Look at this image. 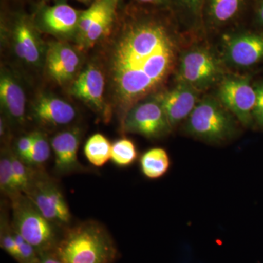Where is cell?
I'll return each mask as SVG.
<instances>
[{"mask_svg":"<svg viewBox=\"0 0 263 263\" xmlns=\"http://www.w3.org/2000/svg\"><path fill=\"white\" fill-rule=\"evenodd\" d=\"M122 128L124 132L141 135L148 139L162 138L173 129L159 94L134 105L124 117Z\"/></svg>","mask_w":263,"mask_h":263,"instance_id":"cell-8","label":"cell"},{"mask_svg":"<svg viewBox=\"0 0 263 263\" xmlns=\"http://www.w3.org/2000/svg\"><path fill=\"white\" fill-rule=\"evenodd\" d=\"M0 190L2 193L10 197V200L21 195L15 185L13 166H12L11 150L9 148H4L1 152Z\"/></svg>","mask_w":263,"mask_h":263,"instance_id":"cell-22","label":"cell"},{"mask_svg":"<svg viewBox=\"0 0 263 263\" xmlns=\"http://www.w3.org/2000/svg\"><path fill=\"white\" fill-rule=\"evenodd\" d=\"M39 263H63L59 258L54 251L41 254Z\"/></svg>","mask_w":263,"mask_h":263,"instance_id":"cell-33","label":"cell"},{"mask_svg":"<svg viewBox=\"0 0 263 263\" xmlns=\"http://www.w3.org/2000/svg\"><path fill=\"white\" fill-rule=\"evenodd\" d=\"M82 137L79 127L57 133L52 138L51 146L54 154V171L57 174L69 175L84 171L78 160V150Z\"/></svg>","mask_w":263,"mask_h":263,"instance_id":"cell-16","label":"cell"},{"mask_svg":"<svg viewBox=\"0 0 263 263\" xmlns=\"http://www.w3.org/2000/svg\"><path fill=\"white\" fill-rule=\"evenodd\" d=\"M54 252L63 263H113L118 255L108 232L94 221L67 230Z\"/></svg>","mask_w":263,"mask_h":263,"instance_id":"cell-2","label":"cell"},{"mask_svg":"<svg viewBox=\"0 0 263 263\" xmlns=\"http://www.w3.org/2000/svg\"><path fill=\"white\" fill-rule=\"evenodd\" d=\"M48 221L57 226H67L71 214L60 186L43 174L35 172L30 186L24 194Z\"/></svg>","mask_w":263,"mask_h":263,"instance_id":"cell-9","label":"cell"},{"mask_svg":"<svg viewBox=\"0 0 263 263\" xmlns=\"http://www.w3.org/2000/svg\"><path fill=\"white\" fill-rule=\"evenodd\" d=\"M2 29L9 34L15 56L32 67L44 63L46 48L43 42L34 17L27 13H12L9 18L2 21Z\"/></svg>","mask_w":263,"mask_h":263,"instance_id":"cell-5","label":"cell"},{"mask_svg":"<svg viewBox=\"0 0 263 263\" xmlns=\"http://www.w3.org/2000/svg\"><path fill=\"white\" fill-rule=\"evenodd\" d=\"M5 214H2L0 223V243L1 247L15 260H18V250L13 235V228L8 223Z\"/></svg>","mask_w":263,"mask_h":263,"instance_id":"cell-27","label":"cell"},{"mask_svg":"<svg viewBox=\"0 0 263 263\" xmlns=\"http://www.w3.org/2000/svg\"><path fill=\"white\" fill-rule=\"evenodd\" d=\"M82 11L65 0H58L52 5L41 3L33 17L40 31L60 39H76Z\"/></svg>","mask_w":263,"mask_h":263,"instance_id":"cell-11","label":"cell"},{"mask_svg":"<svg viewBox=\"0 0 263 263\" xmlns=\"http://www.w3.org/2000/svg\"><path fill=\"white\" fill-rule=\"evenodd\" d=\"M30 113L38 124L50 128L68 125L76 118V109L70 103L51 94L38 95Z\"/></svg>","mask_w":263,"mask_h":263,"instance_id":"cell-15","label":"cell"},{"mask_svg":"<svg viewBox=\"0 0 263 263\" xmlns=\"http://www.w3.org/2000/svg\"><path fill=\"white\" fill-rule=\"evenodd\" d=\"M13 232L18 250V258L17 261L19 263H39L41 255L35 248L24 239L13 228Z\"/></svg>","mask_w":263,"mask_h":263,"instance_id":"cell-28","label":"cell"},{"mask_svg":"<svg viewBox=\"0 0 263 263\" xmlns=\"http://www.w3.org/2000/svg\"><path fill=\"white\" fill-rule=\"evenodd\" d=\"M105 79L96 65L86 66L79 72L70 88V94L104 117H108L104 100Z\"/></svg>","mask_w":263,"mask_h":263,"instance_id":"cell-14","label":"cell"},{"mask_svg":"<svg viewBox=\"0 0 263 263\" xmlns=\"http://www.w3.org/2000/svg\"><path fill=\"white\" fill-rule=\"evenodd\" d=\"M257 100L254 109V123L261 129H263V80L254 86Z\"/></svg>","mask_w":263,"mask_h":263,"instance_id":"cell-30","label":"cell"},{"mask_svg":"<svg viewBox=\"0 0 263 263\" xmlns=\"http://www.w3.org/2000/svg\"><path fill=\"white\" fill-rule=\"evenodd\" d=\"M254 23L263 28V0H253Z\"/></svg>","mask_w":263,"mask_h":263,"instance_id":"cell-32","label":"cell"},{"mask_svg":"<svg viewBox=\"0 0 263 263\" xmlns=\"http://www.w3.org/2000/svg\"><path fill=\"white\" fill-rule=\"evenodd\" d=\"M223 78L222 64L207 48H192L181 55L177 82L185 83L200 91L220 82Z\"/></svg>","mask_w":263,"mask_h":263,"instance_id":"cell-6","label":"cell"},{"mask_svg":"<svg viewBox=\"0 0 263 263\" xmlns=\"http://www.w3.org/2000/svg\"><path fill=\"white\" fill-rule=\"evenodd\" d=\"M224 58L236 67H249L263 61V32L230 33L223 37Z\"/></svg>","mask_w":263,"mask_h":263,"instance_id":"cell-12","label":"cell"},{"mask_svg":"<svg viewBox=\"0 0 263 263\" xmlns=\"http://www.w3.org/2000/svg\"><path fill=\"white\" fill-rule=\"evenodd\" d=\"M237 122H239L217 98L206 96L197 103L183 129L196 139L221 144L236 136Z\"/></svg>","mask_w":263,"mask_h":263,"instance_id":"cell-3","label":"cell"},{"mask_svg":"<svg viewBox=\"0 0 263 263\" xmlns=\"http://www.w3.org/2000/svg\"><path fill=\"white\" fill-rule=\"evenodd\" d=\"M34 133V145L26 163L32 167H39L49 159L51 146L43 133L39 131Z\"/></svg>","mask_w":263,"mask_h":263,"instance_id":"cell-26","label":"cell"},{"mask_svg":"<svg viewBox=\"0 0 263 263\" xmlns=\"http://www.w3.org/2000/svg\"><path fill=\"white\" fill-rule=\"evenodd\" d=\"M11 201L13 228L35 248L40 255L54 251L59 242L55 224L48 221L24 194L13 197Z\"/></svg>","mask_w":263,"mask_h":263,"instance_id":"cell-4","label":"cell"},{"mask_svg":"<svg viewBox=\"0 0 263 263\" xmlns=\"http://www.w3.org/2000/svg\"><path fill=\"white\" fill-rule=\"evenodd\" d=\"M249 0H205L202 22L219 29L238 22L245 13Z\"/></svg>","mask_w":263,"mask_h":263,"instance_id":"cell-19","label":"cell"},{"mask_svg":"<svg viewBox=\"0 0 263 263\" xmlns=\"http://www.w3.org/2000/svg\"><path fill=\"white\" fill-rule=\"evenodd\" d=\"M204 1L205 0H172L171 10L174 15H181L192 24H197L202 22Z\"/></svg>","mask_w":263,"mask_h":263,"instance_id":"cell-24","label":"cell"},{"mask_svg":"<svg viewBox=\"0 0 263 263\" xmlns=\"http://www.w3.org/2000/svg\"><path fill=\"white\" fill-rule=\"evenodd\" d=\"M200 91L183 82H177L173 89L160 93L161 103L173 129L186 120L196 106Z\"/></svg>","mask_w":263,"mask_h":263,"instance_id":"cell-17","label":"cell"},{"mask_svg":"<svg viewBox=\"0 0 263 263\" xmlns=\"http://www.w3.org/2000/svg\"><path fill=\"white\" fill-rule=\"evenodd\" d=\"M137 157L138 151L131 140L122 138L112 144L110 160L119 167L130 165L136 160Z\"/></svg>","mask_w":263,"mask_h":263,"instance_id":"cell-23","label":"cell"},{"mask_svg":"<svg viewBox=\"0 0 263 263\" xmlns=\"http://www.w3.org/2000/svg\"><path fill=\"white\" fill-rule=\"evenodd\" d=\"M168 153L162 148H154L147 151L141 157L140 165L143 174L150 179L162 177L171 167Z\"/></svg>","mask_w":263,"mask_h":263,"instance_id":"cell-20","label":"cell"},{"mask_svg":"<svg viewBox=\"0 0 263 263\" xmlns=\"http://www.w3.org/2000/svg\"><path fill=\"white\" fill-rule=\"evenodd\" d=\"M50 1H51V0H42L41 3H47ZM76 1L80 2V3H84V4L86 5H91L93 0H76Z\"/></svg>","mask_w":263,"mask_h":263,"instance_id":"cell-34","label":"cell"},{"mask_svg":"<svg viewBox=\"0 0 263 263\" xmlns=\"http://www.w3.org/2000/svg\"><path fill=\"white\" fill-rule=\"evenodd\" d=\"M121 0H93L83 10L76 39L81 48H89L114 30L119 16Z\"/></svg>","mask_w":263,"mask_h":263,"instance_id":"cell-7","label":"cell"},{"mask_svg":"<svg viewBox=\"0 0 263 263\" xmlns=\"http://www.w3.org/2000/svg\"><path fill=\"white\" fill-rule=\"evenodd\" d=\"M111 146L103 135L96 133L86 141L84 146L85 156L95 167H103L110 160Z\"/></svg>","mask_w":263,"mask_h":263,"instance_id":"cell-21","label":"cell"},{"mask_svg":"<svg viewBox=\"0 0 263 263\" xmlns=\"http://www.w3.org/2000/svg\"><path fill=\"white\" fill-rule=\"evenodd\" d=\"M172 15L170 9L139 4L119 13L107 70L121 124L134 105L160 89L174 70L178 46Z\"/></svg>","mask_w":263,"mask_h":263,"instance_id":"cell-1","label":"cell"},{"mask_svg":"<svg viewBox=\"0 0 263 263\" xmlns=\"http://www.w3.org/2000/svg\"><path fill=\"white\" fill-rule=\"evenodd\" d=\"M11 160L15 186L19 193L25 194L32 182L35 172L13 151Z\"/></svg>","mask_w":263,"mask_h":263,"instance_id":"cell-25","label":"cell"},{"mask_svg":"<svg viewBox=\"0 0 263 263\" xmlns=\"http://www.w3.org/2000/svg\"><path fill=\"white\" fill-rule=\"evenodd\" d=\"M34 138L35 133L33 132L32 133L21 137L17 141L14 152L24 162H27V159L30 155L34 145Z\"/></svg>","mask_w":263,"mask_h":263,"instance_id":"cell-29","label":"cell"},{"mask_svg":"<svg viewBox=\"0 0 263 263\" xmlns=\"http://www.w3.org/2000/svg\"><path fill=\"white\" fill-rule=\"evenodd\" d=\"M138 4L151 8H164L171 10L172 0H135Z\"/></svg>","mask_w":263,"mask_h":263,"instance_id":"cell-31","label":"cell"},{"mask_svg":"<svg viewBox=\"0 0 263 263\" xmlns=\"http://www.w3.org/2000/svg\"><path fill=\"white\" fill-rule=\"evenodd\" d=\"M44 64L50 79L57 84L64 85L77 77L81 58L70 45L58 41L47 46Z\"/></svg>","mask_w":263,"mask_h":263,"instance_id":"cell-13","label":"cell"},{"mask_svg":"<svg viewBox=\"0 0 263 263\" xmlns=\"http://www.w3.org/2000/svg\"><path fill=\"white\" fill-rule=\"evenodd\" d=\"M0 103L8 120L22 125L25 121L26 95L20 83L11 72L2 70L0 76Z\"/></svg>","mask_w":263,"mask_h":263,"instance_id":"cell-18","label":"cell"},{"mask_svg":"<svg viewBox=\"0 0 263 263\" xmlns=\"http://www.w3.org/2000/svg\"><path fill=\"white\" fill-rule=\"evenodd\" d=\"M217 99L242 125L249 127L253 124L257 94L249 77L224 76L219 83Z\"/></svg>","mask_w":263,"mask_h":263,"instance_id":"cell-10","label":"cell"}]
</instances>
